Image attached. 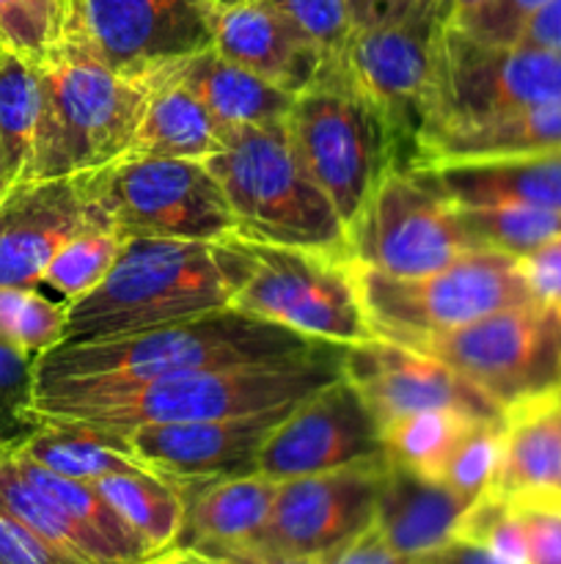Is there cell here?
Returning a JSON list of instances; mask_svg holds the SVG:
<instances>
[{
    "label": "cell",
    "mask_w": 561,
    "mask_h": 564,
    "mask_svg": "<svg viewBox=\"0 0 561 564\" xmlns=\"http://www.w3.org/2000/svg\"><path fill=\"white\" fill-rule=\"evenodd\" d=\"M0 336L31 358L44 356L66 339V303L38 286H0Z\"/></svg>",
    "instance_id": "e575fe53"
},
{
    "label": "cell",
    "mask_w": 561,
    "mask_h": 564,
    "mask_svg": "<svg viewBox=\"0 0 561 564\" xmlns=\"http://www.w3.org/2000/svg\"><path fill=\"white\" fill-rule=\"evenodd\" d=\"M69 0H0V50L44 61L64 42Z\"/></svg>",
    "instance_id": "d590c367"
},
{
    "label": "cell",
    "mask_w": 561,
    "mask_h": 564,
    "mask_svg": "<svg viewBox=\"0 0 561 564\" xmlns=\"http://www.w3.org/2000/svg\"><path fill=\"white\" fill-rule=\"evenodd\" d=\"M0 510L9 512L44 543L77 564H130L94 529L82 527L55 499L16 468L11 452L0 444Z\"/></svg>",
    "instance_id": "83f0119b"
},
{
    "label": "cell",
    "mask_w": 561,
    "mask_h": 564,
    "mask_svg": "<svg viewBox=\"0 0 561 564\" xmlns=\"http://www.w3.org/2000/svg\"><path fill=\"white\" fill-rule=\"evenodd\" d=\"M212 564H324L311 556L275 554V551L256 549V545H234V549H190Z\"/></svg>",
    "instance_id": "bcb514c9"
},
{
    "label": "cell",
    "mask_w": 561,
    "mask_h": 564,
    "mask_svg": "<svg viewBox=\"0 0 561 564\" xmlns=\"http://www.w3.org/2000/svg\"><path fill=\"white\" fill-rule=\"evenodd\" d=\"M346 237L352 262L394 279L435 273L476 248L454 204L416 165H394L377 182Z\"/></svg>",
    "instance_id": "8fae6325"
},
{
    "label": "cell",
    "mask_w": 561,
    "mask_h": 564,
    "mask_svg": "<svg viewBox=\"0 0 561 564\" xmlns=\"http://www.w3.org/2000/svg\"><path fill=\"white\" fill-rule=\"evenodd\" d=\"M341 358L344 347L324 345L278 361L193 369L113 394L38 402L33 405V424L75 422L105 433H130L143 424L209 422L273 411L336 383L344 375Z\"/></svg>",
    "instance_id": "3957f363"
},
{
    "label": "cell",
    "mask_w": 561,
    "mask_h": 564,
    "mask_svg": "<svg viewBox=\"0 0 561 564\" xmlns=\"http://www.w3.org/2000/svg\"><path fill=\"white\" fill-rule=\"evenodd\" d=\"M124 235L110 226L91 224L64 242L42 275V286L53 290L64 303L88 295L113 268Z\"/></svg>",
    "instance_id": "836d02e7"
},
{
    "label": "cell",
    "mask_w": 561,
    "mask_h": 564,
    "mask_svg": "<svg viewBox=\"0 0 561 564\" xmlns=\"http://www.w3.org/2000/svg\"><path fill=\"white\" fill-rule=\"evenodd\" d=\"M473 501L443 479H429L388 463L380 479L374 529L410 560H427L457 538L462 516Z\"/></svg>",
    "instance_id": "7402d4cb"
},
{
    "label": "cell",
    "mask_w": 561,
    "mask_h": 564,
    "mask_svg": "<svg viewBox=\"0 0 561 564\" xmlns=\"http://www.w3.org/2000/svg\"><path fill=\"white\" fill-rule=\"evenodd\" d=\"M388 463L380 422L361 391L341 375L336 383L297 402L258 452L256 471L270 479L314 477Z\"/></svg>",
    "instance_id": "9a60e30c"
},
{
    "label": "cell",
    "mask_w": 561,
    "mask_h": 564,
    "mask_svg": "<svg viewBox=\"0 0 561 564\" xmlns=\"http://www.w3.org/2000/svg\"><path fill=\"white\" fill-rule=\"evenodd\" d=\"M487 0H449V25H457L460 20H465L468 14L484 6Z\"/></svg>",
    "instance_id": "681fc988"
},
{
    "label": "cell",
    "mask_w": 561,
    "mask_h": 564,
    "mask_svg": "<svg viewBox=\"0 0 561 564\" xmlns=\"http://www.w3.org/2000/svg\"><path fill=\"white\" fill-rule=\"evenodd\" d=\"M176 72L223 130L284 121L295 105V94L223 58L212 47L182 58Z\"/></svg>",
    "instance_id": "4316f807"
},
{
    "label": "cell",
    "mask_w": 561,
    "mask_h": 564,
    "mask_svg": "<svg viewBox=\"0 0 561 564\" xmlns=\"http://www.w3.org/2000/svg\"><path fill=\"white\" fill-rule=\"evenodd\" d=\"M295 405L209 422L143 424L116 435L152 471L163 474L182 488H193L209 479L256 471L264 441Z\"/></svg>",
    "instance_id": "ac0fdd59"
},
{
    "label": "cell",
    "mask_w": 561,
    "mask_h": 564,
    "mask_svg": "<svg viewBox=\"0 0 561 564\" xmlns=\"http://www.w3.org/2000/svg\"><path fill=\"white\" fill-rule=\"evenodd\" d=\"M416 169L454 207L526 204L561 209V152L443 160Z\"/></svg>",
    "instance_id": "44dd1931"
},
{
    "label": "cell",
    "mask_w": 561,
    "mask_h": 564,
    "mask_svg": "<svg viewBox=\"0 0 561 564\" xmlns=\"http://www.w3.org/2000/svg\"><path fill=\"white\" fill-rule=\"evenodd\" d=\"M548 3H553V0H487L473 14L457 22L454 28L482 39V42L512 44L517 42L526 22Z\"/></svg>",
    "instance_id": "60d3db41"
},
{
    "label": "cell",
    "mask_w": 561,
    "mask_h": 564,
    "mask_svg": "<svg viewBox=\"0 0 561 564\" xmlns=\"http://www.w3.org/2000/svg\"><path fill=\"white\" fill-rule=\"evenodd\" d=\"M256 268L234 306L322 345L350 347L372 339L350 259L300 248L251 242Z\"/></svg>",
    "instance_id": "7c38bea8"
},
{
    "label": "cell",
    "mask_w": 561,
    "mask_h": 564,
    "mask_svg": "<svg viewBox=\"0 0 561 564\" xmlns=\"http://www.w3.org/2000/svg\"><path fill=\"white\" fill-rule=\"evenodd\" d=\"M182 61V58H179ZM157 66L130 154L207 160L223 149L226 132L201 99L182 83L176 64Z\"/></svg>",
    "instance_id": "cb8c5ba5"
},
{
    "label": "cell",
    "mask_w": 561,
    "mask_h": 564,
    "mask_svg": "<svg viewBox=\"0 0 561 564\" xmlns=\"http://www.w3.org/2000/svg\"><path fill=\"white\" fill-rule=\"evenodd\" d=\"M9 446L38 466L80 482H94L110 474L152 471L116 433L75 422H38L31 433L11 441Z\"/></svg>",
    "instance_id": "f1b7e54d"
},
{
    "label": "cell",
    "mask_w": 561,
    "mask_h": 564,
    "mask_svg": "<svg viewBox=\"0 0 561 564\" xmlns=\"http://www.w3.org/2000/svg\"><path fill=\"white\" fill-rule=\"evenodd\" d=\"M517 42L561 53V0H553V3L544 6L542 11H537V14L526 22V28L520 31Z\"/></svg>",
    "instance_id": "7dc6e473"
},
{
    "label": "cell",
    "mask_w": 561,
    "mask_h": 564,
    "mask_svg": "<svg viewBox=\"0 0 561 564\" xmlns=\"http://www.w3.org/2000/svg\"><path fill=\"white\" fill-rule=\"evenodd\" d=\"M97 224L124 237L231 240L234 215L207 160L124 154L80 174Z\"/></svg>",
    "instance_id": "52a82bcc"
},
{
    "label": "cell",
    "mask_w": 561,
    "mask_h": 564,
    "mask_svg": "<svg viewBox=\"0 0 561 564\" xmlns=\"http://www.w3.org/2000/svg\"><path fill=\"white\" fill-rule=\"evenodd\" d=\"M212 50L292 94L311 86L328 64L289 17L262 0H215Z\"/></svg>",
    "instance_id": "ffe728a7"
},
{
    "label": "cell",
    "mask_w": 561,
    "mask_h": 564,
    "mask_svg": "<svg viewBox=\"0 0 561 564\" xmlns=\"http://www.w3.org/2000/svg\"><path fill=\"white\" fill-rule=\"evenodd\" d=\"M539 152H561V97L501 119L429 132L416 143L410 165Z\"/></svg>",
    "instance_id": "484cf974"
},
{
    "label": "cell",
    "mask_w": 561,
    "mask_h": 564,
    "mask_svg": "<svg viewBox=\"0 0 561 564\" xmlns=\"http://www.w3.org/2000/svg\"><path fill=\"white\" fill-rule=\"evenodd\" d=\"M399 345L449 364L501 411L561 391V306L550 303L528 301Z\"/></svg>",
    "instance_id": "9c48e42d"
},
{
    "label": "cell",
    "mask_w": 561,
    "mask_h": 564,
    "mask_svg": "<svg viewBox=\"0 0 561 564\" xmlns=\"http://www.w3.org/2000/svg\"><path fill=\"white\" fill-rule=\"evenodd\" d=\"M504 452V419H479L468 427L443 468V482L465 499L493 494Z\"/></svg>",
    "instance_id": "8d00e7d4"
},
{
    "label": "cell",
    "mask_w": 561,
    "mask_h": 564,
    "mask_svg": "<svg viewBox=\"0 0 561 564\" xmlns=\"http://www.w3.org/2000/svg\"><path fill=\"white\" fill-rule=\"evenodd\" d=\"M0 564H77L0 510Z\"/></svg>",
    "instance_id": "7bdbcfd3"
},
{
    "label": "cell",
    "mask_w": 561,
    "mask_h": 564,
    "mask_svg": "<svg viewBox=\"0 0 561 564\" xmlns=\"http://www.w3.org/2000/svg\"><path fill=\"white\" fill-rule=\"evenodd\" d=\"M44 116L31 180L75 176L130 154L152 72H116L75 44L42 61Z\"/></svg>",
    "instance_id": "5b68a950"
},
{
    "label": "cell",
    "mask_w": 561,
    "mask_h": 564,
    "mask_svg": "<svg viewBox=\"0 0 561 564\" xmlns=\"http://www.w3.org/2000/svg\"><path fill=\"white\" fill-rule=\"evenodd\" d=\"M324 347L237 306L108 339L61 341L36 358L33 405L113 394L193 369L306 356ZM33 413V408H31Z\"/></svg>",
    "instance_id": "6da1fadb"
},
{
    "label": "cell",
    "mask_w": 561,
    "mask_h": 564,
    "mask_svg": "<svg viewBox=\"0 0 561 564\" xmlns=\"http://www.w3.org/2000/svg\"><path fill=\"white\" fill-rule=\"evenodd\" d=\"M44 116L42 61L0 50V152L14 185L33 174Z\"/></svg>",
    "instance_id": "4dcf8cb0"
},
{
    "label": "cell",
    "mask_w": 561,
    "mask_h": 564,
    "mask_svg": "<svg viewBox=\"0 0 561 564\" xmlns=\"http://www.w3.org/2000/svg\"><path fill=\"white\" fill-rule=\"evenodd\" d=\"M374 336L391 341L446 334L468 323L534 301L520 262L509 253L473 248L446 268L416 279H394L350 259Z\"/></svg>",
    "instance_id": "ba28073f"
},
{
    "label": "cell",
    "mask_w": 561,
    "mask_h": 564,
    "mask_svg": "<svg viewBox=\"0 0 561 564\" xmlns=\"http://www.w3.org/2000/svg\"><path fill=\"white\" fill-rule=\"evenodd\" d=\"M212 6L215 0H69L64 42L110 69L143 75L212 47Z\"/></svg>",
    "instance_id": "4fadbf2b"
},
{
    "label": "cell",
    "mask_w": 561,
    "mask_h": 564,
    "mask_svg": "<svg viewBox=\"0 0 561 564\" xmlns=\"http://www.w3.org/2000/svg\"><path fill=\"white\" fill-rule=\"evenodd\" d=\"M341 367L380 424L421 411L504 419V411L449 364L383 336L344 347Z\"/></svg>",
    "instance_id": "e0dca14e"
},
{
    "label": "cell",
    "mask_w": 561,
    "mask_h": 564,
    "mask_svg": "<svg viewBox=\"0 0 561 564\" xmlns=\"http://www.w3.org/2000/svg\"><path fill=\"white\" fill-rule=\"evenodd\" d=\"M262 3L289 17L317 44L328 64L339 58L352 28H355L346 0H262Z\"/></svg>",
    "instance_id": "ab89813d"
},
{
    "label": "cell",
    "mask_w": 561,
    "mask_h": 564,
    "mask_svg": "<svg viewBox=\"0 0 561 564\" xmlns=\"http://www.w3.org/2000/svg\"><path fill=\"white\" fill-rule=\"evenodd\" d=\"M324 564H424L421 560H410V556L399 554L394 545H388V540L372 527L366 532L358 534L355 540H350L346 545H341L339 551H333L330 556H324Z\"/></svg>",
    "instance_id": "f6af8a7d"
},
{
    "label": "cell",
    "mask_w": 561,
    "mask_h": 564,
    "mask_svg": "<svg viewBox=\"0 0 561 564\" xmlns=\"http://www.w3.org/2000/svg\"><path fill=\"white\" fill-rule=\"evenodd\" d=\"M193 554H196V551H193ZM196 556H198V560H201V564H212V562H209V560H204L201 554H196Z\"/></svg>",
    "instance_id": "816d5d0a"
},
{
    "label": "cell",
    "mask_w": 561,
    "mask_h": 564,
    "mask_svg": "<svg viewBox=\"0 0 561 564\" xmlns=\"http://www.w3.org/2000/svg\"><path fill=\"white\" fill-rule=\"evenodd\" d=\"M443 25L440 17H424L396 25L352 28L336 58L346 77L383 110L410 152H416L418 138L432 121L435 58Z\"/></svg>",
    "instance_id": "5bb4252c"
},
{
    "label": "cell",
    "mask_w": 561,
    "mask_h": 564,
    "mask_svg": "<svg viewBox=\"0 0 561 564\" xmlns=\"http://www.w3.org/2000/svg\"><path fill=\"white\" fill-rule=\"evenodd\" d=\"M517 262H520L522 279H526L534 301L561 306V235H556L553 240Z\"/></svg>",
    "instance_id": "ee69618b"
},
{
    "label": "cell",
    "mask_w": 561,
    "mask_h": 564,
    "mask_svg": "<svg viewBox=\"0 0 561 564\" xmlns=\"http://www.w3.org/2000/svg\"><path fill=\"white\" fill-rule=\"evenodd\" d=\"M479 419L460 411H421L380 424L388 463L405 466L421 477L440 479L451 452Z\"/></svg>",
    "instance_id": "1f68e13d"
},
{
    "label": "cell",
    "mask_w": 561,
    "mask_h": 564,
    "mask_svg": "<svg viewBox=\"0 0 561 564\" xmlns=\"http://www.w3.org/2000/svg\"><path fill=\"white\" fill-rule=\"evenodd\" d=\"M462 226L476 248L522 259L556 235H561V209L495 204V207H457Z\"/></svg>",
    "instance_id": "d6a6232c"
},
{
    "label": "cell",
    "mask_w": 561,
    "mask_h": 564,
    "mask_svg": "<svg viewBox=\"0 0 561 564\" xmlns=\"http://www.w3.org/2000/svg\"><path fill=\"white\" fill-rule=\"evenodd\" d=\"M256 268L251 242L124 237L110 273L66 303V339L88 341L234 306Z\"/></svg>",
    "instance_id": "7a4b0ae2"
},
{
    "label": "cell",
    "mask_w": 561,
    "mask_h": 564,
    "mask_svg": "<svg viewBox=\"0 0 561 564\" xmlns=\"http://www.w3.org/2000/svg\"><path fill=\"white\" fill-rule=\"evenodd\" d=\"M11 187H14V182H11V176H9V169H6L3 152H0V202H3V196H6V193L11 191Z\"/></svg>",
    "instance_id": "f907efd6"
},
{
    "label": "cell",
    "mask_w": 561,
    "mask_h": 564,
    "mask_svg": "<svg viewBox=\"0 0 561 564\" xmlns=\"http://www.w3.org/2000/svg\"><path fill=\"white\" fill-rule=\"evenodd\" d=\"M522 532L526 564H561V494L506 496Z\"/></svg>",
    "instance_id": "f35d334b"
},
{
    "label": "cell",
    "mask_w": 561,
    "mask_h": 564,
    "mask_svg": "<svg viewBox=\"0 0 561 564\" xmlns=\"http://www.w3.org/2000/svg\"><path fill=\"white\" fill-rule=\"evenodd\" d=\"M383 466H355L278 482L273 512L253 545L324 560L374 523Z\"/></svg>",
    "instance_id": "2e32d148"
},
{
    "label": "cell",
    "mask_w": 561,
    "mask_h": 564,
    "mask_svg": "<svg viewBox=\"0 0 561 564\" xmlns=\"http://www.w3.org/2000/svg\"><path fill=\"white\" fill-rule=\"evenodd\" d=\"M33 380L36 358L0 336V444L22 438L33 424Z\"/></svg>",
    "instance_id": "74e56055"
},
{
    "label": "cell",
    "mask_w": 561,
    "mask_h": 564,
    "mask_svg": "<svg viewBox=\"0 0 561 564\" xmlns=\"http://www.w3.org/2000/svg\"><path fill=\"white\" fill-rule=\"evenodd\" d=\"M292 147L319 191L330 198L346 231L396 163L402 143L383 110L346 77L336 61L295 94L286 116Z\"/></svg>",
    "instance_id": "8992f818"
},
{
    "label": "cell",
    "mask_w": 561,
    "mask_h": 564,
    "mask_svg": "<svg viewBox=\"0 0 561 564\" xmlns=\"http://www.w3.org/2000/svg\"><path fill=\"white\" fill-rule=\"evenodd\" d=\"M493 494H561V391L506 408Z\"/></svg>",
    "instance_id": "d4e9b609"
},
{
    "label": "cell",
    "mask_w": 561,
    "mask_h": 564,
    "mask_svg": "<svg viewBox=\"0 0 561 564\" xmlns=\"http://www.w3.org/2000/svg\"><path fill=\"white\" fill-rule=\"evenodd\" d=\"M556 97H561V53L522 42H482L443 25L435 58L432 121L424 135L501 119Z\"/></svg>",
    "instance_id": "30bf717a"
},
{
    "label": "cell",
    "mask_w": 561,
    "mask_h": 564,
    "mask_svg": "<svg viewBox=\"0 0 561 564\" xmlns=\"http://www.w3.org/2000/svg\"><path fill=\"white\" fill-rule=\"evenodd\" d=\"M91 485L152 554H163L179 543L187 516V488L157 471L110 474Z\"/></svg>",
    "instance_id": "f546056e"
},
{
    "label": "cell",
    "mask_w": 561,
    "mask_h": 564,
    "mask_svg": "<svg viewBox=\"0 0 561 564\" xmlns=\"http://www.w3.org/2000/svg\"><path fill=\"white\" fill-rule=\"evenodd\" d=\"M424 564H504L495 560L487 549L476 543H468V540L454 538L449 545H443L440 551H435L432 556L421 560Z\"/></svg>",
    "instance_id": "c3c4849f"
},
{
    "label": "cell",
    "mask_w": 561,
    "mask_h": 564,
    "mask_svg": "<svg viewBox=\"0 0 561 564\" xmlns=\"http://www.w3.org/2000/svg\"><path fill=\"white\" fill-rule=\"evenodd\" d=\"M278 479L234 474L187 488L185 529L179 549H234L253 545L273 512Z\"/></svg>",
    "instance_id": "603a6c76"
},
{
    "label": "cell",
    "mask_w": 561,
    "mask_h": 564,
    "mask_svg": "<svg viewBox=\"0 0 561 564\" xmlns=\"http://www.w3.org/2000/svg\"><path fill=\"white\" fill-rule=\"evenodd\" d=\"M207 165L223 187L240 240L350 259L344 220L302 169L286 119L229 130Z\"/></svg>",
    "instance_id": "277c9868"
},
{
    "label": "cell",
    "mask_w": 561,
    "mask_h": 564,
    "mask_svg": "<svg viewBox=\"0 0 561 564\" xmlns=\"http://www.w3.org/2000/svg\"><path fill=\"white\" fill-rule=\"evenodd\" d=\"M91 220L80 174L11 187L0 202V286H42L55 253Z\"/></svg>",
    "instance_id": "d6986e66"
},
{
    "label": "cell",
    "mask_w": 561,
    "mask_h": 564,
    "mask_svg": "<svg viewBox=\"0 0 561 564\" xmlns=\"http://www.w3.org/2000/svg\"><path fill=\"white\" fill-rule=\"evenodd\" d=\"M355 28L440 17L449 25V0H346Z\"/></svg>",
    "instance_id": "b9f144b4"
}]
</instances>
